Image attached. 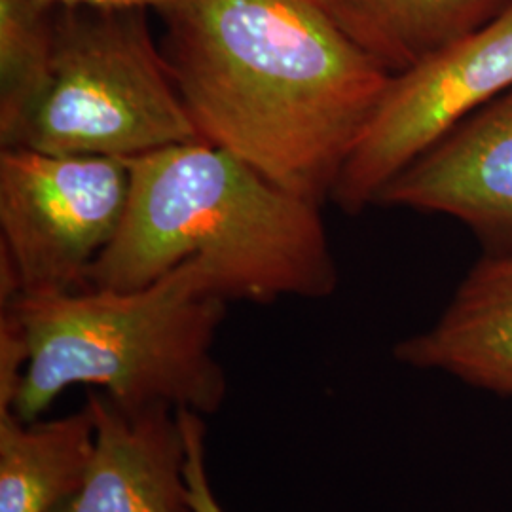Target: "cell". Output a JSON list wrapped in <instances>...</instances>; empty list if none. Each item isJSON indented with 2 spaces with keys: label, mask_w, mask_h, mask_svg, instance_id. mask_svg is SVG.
Here are the masks:
<instances>
[{
  "label": "cell",
  "mask_w": 512,
  "mask_h": 512,
  "mask_svg": "<svg viewBox=\"0 0 512 512\" xmlns=\"http://www.w3.org/2000/svg\"><path fill=\"white\" fill-rule=\"evenodd\" d=\"M29 365V344L16 311L0 308V408H12Z\"/></svg>",
  "instance_id": "cell-14"
},
{
  "label": "cell",
  "mask_w": 512,
  "mask_h": 512,
  "mask_svg": "<svg viewBox=\"0 0 512 512\" xmlns=\"http://www.w3.org/2000/svg\"><path fill=\"white\" fill-rule=\"evenodd\" d=\"M393 355L512 399V247L486 249L435 325L399 342Z\"/></svg>",
  "instance_id": "cell-9"
},
{
  "label": "cell",
  "mask_w": 512,
  "mask_h": 512,
  "mask_svg": "<svg viewBox=\"0 0 512 512\" xmlns=\"http://www.w3.org/2000/svg\"><path fill=\"white\" fill-rule=\"evenodd\" d=\"M128 198L126 160L2 148L0 251L18 268L21 296L90 289Z\"/></svg>",
  "instance_id": "cell-5"
},
{
  "label": "cell",
  "mask_w": 512,
  "mask_h": 512,
  "mask_svg": "<svg viewBox=\"0 0 512 512\" xmlns=\"http://www.w3.org/2000/svg\"><path fill=\"white\" fill-rule=\"evenodd\" d=\"M44 0H0V145L19 147L54 65L55 16Z\"/></svg>",
  "instance_id": "cell-12"
},
{
  "label": "cell",
  "mask_w": 512,
  "mask_h": 512,
  "mask_svg": "<svg viewBox=\"0 0 512 512\" xmlns=\"http://www.w3.org/2000/svg\"><path fill=\"white\" fill-rule=\"evenodd\" d=\"M186 439V480L190 503L194 512H226L213 492L209 473H207V454H205V421L202 414L192 410H179Z\"/></svg>",
  "instance_id": "cell-13"
},
{
  "label": "cell",
  "mask_w": 512,
  "mask_h": 512,
  "mask_svg": "<svg viewBox=\"0 0 512 512\" xmlns=\"http://www.w3.org/2000/svg\"><path fill=\"white\" fill-rule=\"evenodd\" d=\"M95 452L92 408L23 421L0 408V512H52L84 484Z\"/></svg>",
  "instance_id": "cell-10"
},
{
  "label": "cell",
  "mask_w": 512,
  "mask_h": 512,
  "mask_svg": "<svg viewBox=\"0 0 512 512\" xmlns=\"http://www.w3.org/2000/svg\"><path fill=\"white\" fill-rule=\"evenodd\" d=\"M54 65L19 147L131 160L200 141L145 10L59 6Z\"/></svg>",
  "instance_id": "cell-4"
},
{
  "label": "cell",
  "mask_w": 512,
  "mask_h": 512,
  "mask_svg": "<svg viewBox=\"0 0 512 512\" xmlns=\"http://www.w3.org/2000/svg\"><path fill=\"white\" fill-rule=\"evenodd\" d=\"M52 6H84V8H109V10H147L158 8L160 12L179 0H44Z\"/></svg>",
  "instance_id": "cell-15"
},
{
  "label": "cell",
  "mask_w": 512,
  "mask_h": 512,
  "mask_svg": "<svg viewBox=\"0 0 512 512\" xmlns=\"http://www.w3.org/2000/svg\"><path fill=\"white\" fill-rule=\"evenodd\" d=\"M226 304L196 258L139 289L23 294L6 304L29 344L12 410L40 420L63 391L90 385L131 410L165 404L217 414L228 380L213 344Z\"/></svg>",
  "instance_id": "cell-3"
},
{
  "label": "cell",
  "mask_w": 512,
  "mask_h": 512,
  "mask_svg": "<svg viewBox=\"0 0 512 512\" xmlns=\"http://www.w3.org/2000/svg\"><path fill=\"white\" fill-rule=\"evenodd\" d=\"M512 88V2L492 21L393 74L332 200L351 215L444 135Z\"/></svg>",
  "instance_id": "cell-6"
},
{
  "label": "cell",
  "mask_w": 512,
  "mask_h": 512,
  "mask_svg": "<svg viewBox=\"0 0 512 512\" xmlns=\"http://www.w3.org/2000/svg\"><path fill=\"white\" fill-rule=\"evenodd\" d=\"M126 162V215L93 264L90 287L139 289L196 258L209 291L226 302L321 300L336 291L319 203L203 141Z\"/></svg>",
  "instance_id": "cell-2"
},
{
  "label": "cell",
  "mask_w": 512,
  "mask_h": 512,
  "mask_svg": "<svg viewBox=\"0 0 512 512\" xmlns=\"http://www.w3.org/2000/svg\"><path fill=\"white\" fill-rule=\"evenodd\" d=\"M165 61L203 143L325 202L393 74L321 0H179Z\"/></svg>",
  "instance_id": "cell-1"
},
{
  "label": "cell",
  "mask_w": 512,
  "mask_h": 512,
  "mask_svg": "<svg viewBox=\"0 0 512 512\" xmlns=\"http://www.w3.org/2000/svg\"><path fill=\"white\" fill-rule=\"evenodd\" d=\"M374 205L444 215L486 249L512 247V88L423 152Z\"/></svg>",
  "instance_id": "cell-7"
},
{
  "label": "cell",
  "mask_w": 512,
  "mask_h": 512,
  "mask_svg": "<svg viewBox=\"0 0 512 512\" xmlns=\"http://www.w3.org/2000/svg\"><path fill=\"white\" fill-rule=\"evenodd\" d=\"M389 74H399L499 16L512 0H321Z\"/></svg>",
  "instance_id": "cell-11"
},
{
  "label": "cell",
  "mask_w": 512,
  "mask_h": 512,
  "mask_svg": "<svg viewBox=\"0 0 512 512\" xmlns=\"http://www.w3.org/2000/svg\"><path fill=\"white\" fill-rule=\"evenodd\" d=\"M95 452L84 484L52 512H194L179 410L124 408L93 389Z\"/></svg>",
  "instance_id": "cell-8"
}]
</instances>
